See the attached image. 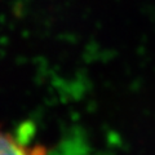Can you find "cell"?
I'll use <instances>...</instances> for the list:
<instances>
[{"label": "cell", "instance_id": "6da1fadb", "mask_svg": "<svg viewBox=\"0 0 155 155\" xmlns=\"http://www.w3.org/2000/svg\"><path fill=\"white\" fill-rule=\"evenodd\" d=\"M0 155H45V150L40 146H27L0 128Z\"/></svg>", "mask_w": 155, "mask_h": 155}]
</instances>
